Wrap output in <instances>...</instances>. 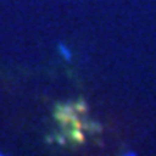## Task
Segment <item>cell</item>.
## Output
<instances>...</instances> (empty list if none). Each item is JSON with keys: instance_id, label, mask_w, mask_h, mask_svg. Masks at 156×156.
<instances>
[{"instance_id": "1", "label": "cell", "mask_w": 156, "mask_h": 156, "mask_svg": "<svg viewBox=\"0 0 156 156\" xmlns=\"http://www.w3.org/2000/svg\"><path fill=\"white\" fill-rule=\"evenodd\" d=\"M57 52H59V56H61L62 59L71 61V56H73V54H71V49H69L66 44H62V42H61V44L57 45Z\"/></svg>"}, {"instance_id": "2", "label": "cell", "mask_w": 156, "mask_h": 156, "mask_svg": "<svg viewBox=\"0 0 156 156\" xmlns=\"http://www.w3.org/2000/svg\"><path fill=\"white\" fill-rule=\"evenodd\" d=\"M122 156H137V153H134V151H127V153H123Z\"/></svg>"}, {"instance_id": "3", "label": "cell", "mask_w": 156, "mask_h": 156, "mask_svg": "<svg viewBox=\"0 0 156 156\" xmlns=\"http://www.w3.org/2000/svg\"><path fill=\"white\" fill-rule=\"evenodd\" d=\"M0 156H5V154H4V153H0Z\"/></svg>"}]
</instances>
